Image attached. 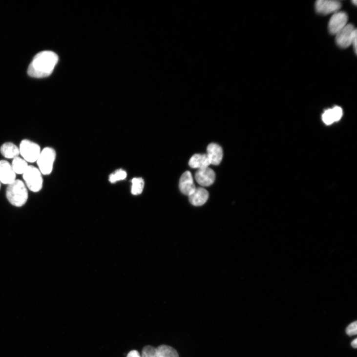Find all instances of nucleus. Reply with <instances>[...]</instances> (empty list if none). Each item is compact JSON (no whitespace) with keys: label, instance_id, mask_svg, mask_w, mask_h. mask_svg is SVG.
Segmentation results:
<instances>
[{"label":"nucleus","instance_id":"obj_1","mask_svg":"<svg viewBox=\"0 0 357 357\" xmlns=\"http://www.w3.org/2000/svg\"><path fill=\"white\" fill-rule=\"evenodd\" d=\"M58 59V55L52 51L40 52L29 64L27 73L29 76L35 78L47 77L53 72Z\"/></svg>","mask_w":357,"mask_h":357},{"label":"nucleus","instance_id":"obj_2","mask_svg":"<svg viewBox=\"0 0 357 357\" xmlns=\"http://www.w3.org/2000/svg\"><path fill=\"white\" fill-rule=\"evenodd\" d=\"M6 197L13 206L21 207L25 205L28 198V191L24 183L20 180H16L8 185L6 189Z\"/></svg>","mask_w":357,"mask_h":357},{"label":"nucleus","instance_id":"obj_3","mask_svg":"<svg viewBox=\"0 0 357 357\" xmlns=\"http://www.w3.org/2000/svg\"><path fill=\"white\" fill-rule=\"evenodd\" d=\"M42 173L34 166H28L23 175V178L29 189L34 192L41 191L43 187V180Z\"/></svg>","mask_w":357,"mask_h":357},{"label":"nucleus","instance_id":"obj_4","mask_svg":"<svg viewBox=\"0 0 357 357\" xmlns=\"http://www.w3.org/2000/svg\"><path fill=\"white\" fill-rule=\"evenodd\" d=\"M56 154L55 150L50 147L44 148L37 160L39 169L42 174L48 175L53 170Z\"/></svg>","mask_w":357,"mask_h":357},{"label":"nucleus","instance_id":"obj_5","mask_svg":"<svg viewBox=\"0 0 357 357\" xmlns=\"http://www.w3.org/2000/svg\"><path fill=\"white\" fill-rule=\"evenodd\" d=\"M19 149L23 159L29 163L37 162L42 152L41 147L38 144L28 140L21 142Z\"/></svg>","mask_w":357,"mask_h":357},{"label":"nucleus","instance_id":"obj_6","mask_svg":"<svg viewBox=\"0 0 357 357\" xmlns=\"http://www.w3.org/2000/svg\"><path fill=\"white\" fill-rule=\"evenodd\" d=\"M142 357H179L177 351L173 347L161 345L157 347L147 345L142 350Z\"/></svg>","mask_w":357,"mask_h":357},{"label":"nucleus","instance_id":"obj_7","mask_svg":"<svg viewBox=\"0 0 357 357\" xmlns=\"http://www.w3.org/2000/svg\"><path fill=\"white\" fill-rule=\"evenodd\" d=\"M357 35L355 26L351 23L347 24L336 35V44L341 48H347L352 45L353 40Z\"/></svg>","mask_w":357,"mask_h":357},{"label":"nucleus","instance_id":"obj_8","mask_svg":"<svg viewBox=\"0 0 357 357\" xmlns=\"http://www.w3.org/2000/svg\"><path fill=\"white\" fill-rule=\"evenodd\" d=\"M348 20L347 14L344 12H337L332 17L329 23L330 33L336 35L347 24Z\"/></svg>","mask_w":357,"mask_h":357},{"label":"nucleus","instance_id":"obj_9","mask_svg":"<svg viewBox=\"0 0 357 357\" xmlns=\"http://www.w3.org/2000/svg\"><path fill=\"white\" fill-rule=\"evenodd\" d=\"M341 6V3L339 1L333 0H318L315 4V8L317 13L326 15L337 12Z\"/></svg>","mask_w":357,"mask_h":357},{"label":"nucleus","instance_id":"obj_10","mask_svg":"<svg viewBox=\"0 0 357 357\" xmlns=\"http://www.w3.org/2000/svg\"><path fill=\"white\" fill-rule=\"evenodd\" d=\"M16 180L11 165L6 160H0V183L9 185Z\"/></svg>","mask_w":357,"mask_h":357},{"label":"nucleus","instance_id":"obj_11","mask_svg":"<svg viewBox=\"0 0 357 357\" xmlns=\"http://www.w3.org/2000/svg\"><path fill=\"white\" fill-rule=\"evenodd\" d=\"M195 179L197 183L203 187H209L212 185L215 181V173L209 168L199 169L196 174Z\"/></svg>","mask_w":357,"mask_h":357},{"label":"nucleus","instance_id":"obj_12","mask_svg":"<svg viewBox=\"0 0 357 357\" xmlns=\"http://www.w3.org/2000/svg\"><path fill=\"white\" fill-rule=\"evenodd\" d=\"M179 189L182 193L188 196L196 189L192 175L189 171H186L181 176L179 181Z\"/></svg>","mask_w":357,"mask_h":357},{"label":"nucleus","instance_id":"obj_13","mask_svg":"<svg viewBox=\"0 0 357 357\" xmlns=\"http://www.w3.org/2000/svg\"><path fill=\"white\" fill-rule=\"evenodd\" d=\"M209 198V193L207 190L202 187L196 188L189 196L190 203L196 207L204 205Z\"/></svg>","mask_w":357,"mask_h":357},{"label":"nucleus","instance_id":"obj_14","mask_svg":"<svg viewBox=\"0 0 357 357\" xmlns=\"http://www.w3.org/2000/svg\"><path fill=\"white\" fill-rule=\"evenodd\" d=\"M211 165L218 166L223 158V149L218 145L212 143L207 147V154Z\"/></svg>","mask_w":357,"mask_h":357},{"label":"nucleus","instance_id":"obj_15","mask_svg":"<svg viewBox=\"0 0 357 357\" xmlns=\"http://www.w3.org/2000/svg\"><path fill=\"white\" fill-rule=\"evenodd\" d=\"M210 165V160L206 154H194L189 162V165L191 168L199 169L209 168Z\"/></svg>","mask_w":357,"mask_h":357},{"label":"nucleus","instance_id":"obj_16","mask_svg":"<svg viewBox=\"0 0 357 357\" xmlns=\"http://www.w3.org/2000/svg\"><path fill=\"white\" fill-rule=\"evenodd\" d=\"M343 115V110L339 106H336L324 111L322 119L324 123L331 125L340 120Z\"/></svg>","mask_w":357,"mask_h":357},{"label":"nucleus","instance_id":"obj_17","mask_svg":"<svg viewBox=\"0 0 357 357\" xmlns=\"http://www.w3.org/2000/svg\"><path fill=\"white\" fill-rule=\"evenodd\" d=\"M2 155L8 159H14L20 154L19 148L12 143H6L0 147Z\"/></svg>","mask_w":357,"mask_h":357},{"label":"nucleus","instance_id":"obj_18","mask_svg":"<svg viewBox=\"0 0 357 357\" xmlns=\"http://www.w3.org/2000/svg\"><path fill=\"white\" fill-rule=\"evenodd\" d=\"M11 166L16 174H23L28 167L27 162L19 156L13 159Z\"/></svg>","mask_w":357,"mask_h":357},{"label":"nucleus","instance_id":"obj_19","mask_svg":"<svg viewBox=\"0 0 357 357\" xmlns=\"http://www.w3.org/2000/svg\"><path fill=\"white\" fill-rule=\"evenodd\" d=\"M132 193L134 195L141 194L144 189L145 181L142 178H135L132 180Z\"/></svg>","mask_w":357,"mask_h":357},{"label":"nucleus","instance_id":"obj_20","mask_svg":"<svg viewBox=\"0 0 357 357\" xmlns=\"http://www.w3.org/2000/svg\"><path fill=\"white\" fill-rule=\"evenodd\" d=\"M126 176L127 174L125 171L119 169L110 175L109 177V181L111 183H115L117 181L125 179Z\"/></svg>","mask_w":357,"mask_h":357},{"label":"nucleus","instance_id":"obj_21","mask_svg":"<svg viewBox=\"0 0 357 357\" xmlns=\"http://www.w3.org/2000/svg\"><path fill=\"white\" fill-rule=\"evenodd\" d=\"M346 333L349 336H352L357 334V324L356 321L349 324L346 330Z\"/></svg>","mask_w":357,"mask_h":357},{"label":"nucleus","instance_id":"obj_22","mask_svg":"<svg viewBox=\"0 0 357 357\" xmlns=\"http://www.w3.org/2000/svg\"><path fill=\"white\" fill-rule=\"evenodd\" d=\"M126 357H142V356L137 351L132 350L128 353Z\"/></svg>","mask_w":357,"mask_h":357},{"label":"nucleus","instance_id":"obj_23","mask_svg":"<svg viewBox=\"0 0 357 357\" xmlns=\"http://www.w3.org/2000/svg\"><path fill=\"white\" fill-rule=\"evenodd\" d=\"M352 45L353 46L354 50V51H355V54H357V35H356L355 36V37L354 38V39L353 40V41H352Z\"/></svg>","mask_w":357,"mask_h":357},{"label":"nucleus","instance_id":"obj_24","mask_svg":"<svg viewBox=\"0 0 357 357\" xmlns=\"http://www.w3.org/2000/svg\"><path fill=\"white\" fill-rule=\"evenodd\" d=\"M351 345L353 347L355 348H357V339H355L352 341V342L351 343Z\"/></svg>","mask_w":357,"mask_h":357},{"label":"nucleus","instance_id":"obj_25","mask_svg":"<svg viewBox=\"0 0 357 357\" xmlns=\"http://www.w3.org/2000/svg\"><path fill=\"white\" fill-rule=\"evenodd\" d=\"M352 3H353V4L357 5V1H356V0H355V1H353Z\"/></svg>","mask_w":357,"mask_h":357},{"label":"nucleus","instance_id":"obj_26","mask_svg":"<svg viewBox=\"0 0 357 357\" xmlns=\"http://www.w3.org/2000/svg\"><path fill=\"white\" fill-rule=\"evenodd\" d=\"M0 188H1V183H0Z\"/></svg>","mask_w":357,"mask_h":357}]
</instances>
